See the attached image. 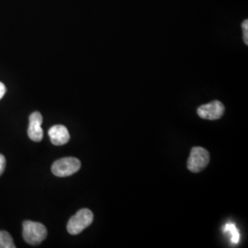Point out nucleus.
I'll list each match as a JSON object with an SVG mask.
<instances>
[{"label": "nucleus", "instance_id": "20e7f679", "mask_svg": "<svg viewBox=\"0 0 248 248\" xmlns=\"http://www.w3.org/2000/svg\"><path fill=\"white\" fill-rule=\"evenodd\" d=\"M210 162L209 152L202 147H193L187 160V169L192 173L202 171Z\"/></svg>", "mask_w": 248, "mask_h": 248}, {"label": "nucleus", "instance_id": "f8f14e48", "mask_svg": "<svg viewBox=\"0 0 248 248\" xmlns=\"http://www.w3.org/2000/svg\"><path fill=\"white\" fill-rule=\"evenodd\" d=\"M6 91H7V89H6L5 85L2 82H0V99L4 97V95L6 94Z\"/></svg>", "mask_w": 248, "mask_h": 248}, {"label": "nucleus", "instance_id": "423d86ee", "mask_svg": "<svg viewBox=\"0 0 248 248\" xmlns=\"http://www.w3.org/2000/svg\"><path fill=\"white\" fill-rule=\"evenodd\" d=\"M43 116L35 111L29 117V128H28V136L33 142H41L44 138V131L42 129Z\"/></svg>", "mask_w": 248, "mask_h": 248}, {"label": "nucleus", "instance_id": "7ed1b4c3", "mask_svg": "<svg viewBox=\"0 0 248 248\" xmlns=\"http://www.w3.org/2000/svg\"><path fill=\"white\" fill-rule=\"evenodd\" d=\"M81 168V162L76 157H64L55 161L52 166V172L56 177H69L77 173Z\"/></svg>", "mask_w": 248, "mask_h": 248}, {"label": "nucleus", "instance_id": "0eeeda50", "mask_svg": "<svg viewBox=\"0 0 248 248\" xmlns=\"http://www.w3.org/2000/svg\"><path fill=\"white\" fill-rule=\"evenodd\" d=\"M48 133L52 143L57 146L65 144L70 139L69 132L63 125H54L51 127Z\"/></svg>", "mask_w": 248, "mask_h": 248}, {"label": "nucleus", "instance_id": "f257e3e1", "mask_svg": "<svg viewBox=\"0 0 248 248\" xmlns=\"http://www.w3.org/2000/svg\"><path fill=\"white\" fill-rule=\"evenodd\" d=\"M22 235L25 242L31 246L40 245L47 236V229L40 222L25 221L22 224Z\"/></svg>", "mask_w": 248, "mask_h": 248}, {"label": "nucleus", "instance_id": "9b49d317", "mask_svg": "<svg viewBox=\"0 0 248 248\" xmlns=\"http://www.w3.org/2000/svg\"><path fill=\"white\" fill-rule=\"evenodd\" d=\"M6 158L3 155L0 154V176L3 174L5 168H6Z\"/></svg>", "mask_w": 248, "mask_h": 248}, {"label": "nucleus", "instance_id": "9d476101", "mask_svg": "<svg viewBox=\"0 0 248 248\" xmlns=\"http://www.w3.org/2000/svg\"><path fill=\"white\" fill-rule=\"evenodd\" d=\"M242 29H243V34H244V42L246 45H248V21L246 19L243 24H242Z\"/></svg>", "mask_w": 248, "mask_h": 248}, {"label": "nucleus", "instance_id": "1a4fd4ad", "mask_svg": "<svg viewBox=\"0 0 248 248\" xmlns=\"http://www.w3.org/2000/svg\"><path fill=\"white\" fill-rule=\"evenodd\" d=\"M0 248H16L12 236L6 231H0Z\"/></svg>", "mask_w": 248, "mask_h": 248}, {"label": "nucleus", "instance_id": "39448f33", "mask_svg": "<svg viewBox=\"0 0 248 248\" xmlns=\"http://www.w3.org/2000/svg\"><path fill=\"white\" fill-rule=\"evenodd\" d=\"M198 115L204 120L214 121L222 118L224 113V106L222 102L218 100H214L211 103L204 104L202 106L198 108Z\"/></svg>", "mask_w": 248, "mask_h": 248}, {"label": "nucleus", "instance_id": "6e6552de", "mask_svg": "<svg viewBox=\"0 0 248 248\" xmlns=\"http://www.w3.org/2000/svg\"><path fill=\"white\" fill-rule=\"evenodd\" d=\"M223 232L231 233V242L232 245H237L239 243L240 233L235 224H233L232 222L226 223L223 228Z\"/></svg>", "mask_w": 248, "mask_h": 248}, {"label": "nucleus", "instance_id": "f03ea898", "mask_svg": "<svg viewBox=\"0 0 248 248\" xmlns=\"http://www.w3.org/2000/svg\"><path fill=\"white\" fill-rule=\"evenodd\" d=\"M94 215L89 209H81L70 218L67 223V231L70 234L76 235L82 232L93 222Z\"/></svg>", "mask_w": 248, "mask_h": 248}]
</instances>
